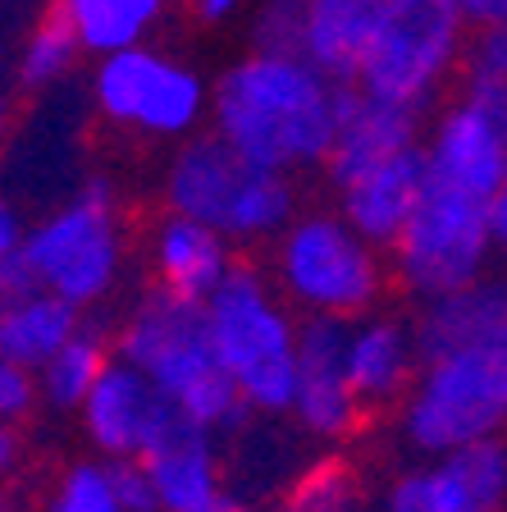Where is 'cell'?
<instances>
[{"instance_id":"6da1fadb","label":"cell","mask_w":507,"mask_h":512,"mask_svg":"<svg viewBox=\"0 0 507 512\" xmlns=\"http://www.w3.org/2000/svg\"><path fill=\"white\" fill-rule=\"evenodd\" d=\"M357 92V83H334L307 55L256 51L215 87V133L256 165L284 174L316 170L334 156Z\"/></svg>"},{"instance_id":"7a4b0ae2","label":"cell","mask_w":507,"mask_h":512,"mask_svg":"<svg viewBox=\"0 0 507 512\" xmlns=\"http://www.w3.org/2000/svg\"><path fill=\"white\" fill-rule=\"evenodd\" d=\"M115 352L147 371L188 421L215 435H233L247 426V416H256L238 394L233 375L224 371L201 302L151 288L147 298L124 311L115 330Z\"/></svg>"},{"instance_id":"3957f363","label":"cell","mask_w":507,"mask_h":512,"mask_svg":"<svg viewBox=\"0 0 507 512\" xmlns=\"http://www.w3.org/2000/svg\"><path fill=\"white\" fill-rule=\"evenodd\" d=\"M201 307H206L215 352L238 384V394L247 398V407L270 421L293 416L302 320L293 302L275 288V279L238 261L233 275Z\"/></svg>"},{"instance_id":"277c9868","label":"cell","mask_w":507,"mask_h":512,"mask_svg":"<svg viewBox=\"0 0 507 512\" xmlns=\"http://www.w3.org/2000/svg\"><path fill=\"white\" fill-rule=\"evenodd\" d=\"M124 279V229L115 215L110 183L92 179L74 202L55 206L46 220L28 224V243L19 256L0 261V288L10 293H55L92 311L110 302Z\"/></svg>"},{"instance_id":"5b68a950","label":"cell","mask_w":507,"mask_h":512,"mask_svg":"<svg viewBox=\"0 0 507 512\" xmlns=\"http://www.w3.org/2000/svg\"><path fill=\"white\" fill-rule=\"evenodd\" d=\"M165 206L220 229L229 243H275L297 220L293 174L247 160L211 133L174 151L165 174Z\"/></svg>"},{"instance_id":"8992f818","label":"cell","mask_w":507,"mask_h":512,"mask_svg":"<svg viewBox=\"0 0 507 512\" xmlns=\"http://www.w3.org/2000/svg\"><path fill=\"white\" fill-rule=\"evenodd\" d=\"M507 430V343H476L421 357L412 394L398 407V435L416 458L503 439Z\"/></svg>"},{"instance_id":"52a82bcc","label":"cell","mask_w":507,"mask_h":512,"mask_svg":"<svg viewBox=\"0 0 507 512\" xmlns=\"http://www.w3.org/2000/svg\"><path fill=\"white\" fill-rule=\"evenodd\" d=\"M270 279L302 316L361 320L384 298L380 247L338 211H307L275 238Z\"/></svg>"},{"instance_id":"ba28073f","label":"cell","mask_w":507,"mask_h":512,"mask_svg":"<svg viewBox=\"0 0 507 512\" xmlns=\"http://www.w3.org/2000/svg\"><path fill=\"white\" fill-rule=\"evenodd\" d=\"M494 247V197L457 188V183L430 174L425 165L421 202H416L402 238L393 243V270H398L402 288L425 302L462 284H476L480 275H489Z\"/></svg>"},{"instance_id":"9c48e42d","label":"cell","mask_w":507,"mask_h":512,"mask_svg":"<svg viewBox=\"0 0 507 512\" xmlns=\"http://www.w3.org/2000/svg\"><path fill=\"white\" fill-rule=\"evenodd\" d=\"M466 23L462 0H389L357 87L421 115L462 60Z\"/></svg>"},{"instance_id":"30bf717a","label":"cell","mask_w":507,"mask_h":512,"mask_svg":"<svg viewBox=\"0 0 507 512\" xmlns=\"http://www.w3.org/2000/svg\"><path fill=\"white\" fill-rule=\"evenodd\" d=\"M92 92L106 119L151 133V138H183L197 128L201 110H206L201 78L147 46L101 55Z\"/></svg>"},{"instance_id":"8fae6325","label":"cell","mask_w":507,"mask_h":512,"mask_svg":"<svg viewBox=\"0 0 507 512\" xmlns=\"http://www.w3.org/2000/svg\"><path fill=\"white\" fill-rule=\"evenodd\" d=\"M375 512H507V444H485L416 458L389 476Z\"/></svg>"},{"instance_id":"7c38bea8","label":"cell","mask_w":507,"mask_h":512,"mask_svg":"<svg viewBox=\"0 0 507 512\" xmlns=\"http://www.w3.org/2000/svg\"><path fill=\"white\" fill-rule=\"evenodd\" d=\"M179 421L183 412L165 398V389L147 371L124 362L119 352L115 362L106 366V375L96 380V389L87 394V403L78 407L83 439L92 444L96 458H110V462H138Z\"/></svg>"},{"instance_id":"4fadbf2b","label":"cell","mask_w":507,"mask_h":512,"mask_svg":"<svg viewBox=\"0 0 507 512\" xmlns=\"http://www.w3.org/2000/svg\"><path fill=\"white\" fill-rule=\"evenodd\" d=\"M348 325L352 320H302V352H297V394H293V421L302 435L320 444H343L361 430L357 389L348 375Z\"/></svg>"},{"instance_id":"5bb4252c","label":"cell","mask_w":507,"mask_h":512,"mask_svg":"<svg viewBox=\"0 0 507 512\" xmlns=\"http://www.w3.org/2000/svg\"><path fill=\"white\" fill-rule=\"evenodd\" d=\"M425 165L439 179L498 202L507 183V128L489 119L476 101L457 96L425 142Z\"/></svg>"},{"instance_id":"9a60e30c","label":"cell","mask_w":507,"mask_h":512,"mask_svg":"<svg viewBox=\"0 0 507 512\" xmlns=\"http://www.w3.org/2000/svg\"><path fill=\"white\" fill-rule=\"evenodd\" d=\"M151 485H156L160 512H211L229 494L220 458V435L183 416L160 444L142 453Z\"/></svg>"},{"instance_id":"2e32d148","label":"cell","mask_w":507,"mask_h":512,"mask_svg":"<svg viewBox=\"0 0 507 512\" xmlns=\"http://www.w3.org/2000/svg\"><path fill=\"white\" fill-rule=\"evenodd\" d=\"M416 371H421L416 325L398 316H380V311L348 325V375L366 412L402 407V398L416 384Z\"/></svg>"},{"instance_id":"e0dca14e","label":"cell","mask_w":507,"mask_h":512,"mask_svg":"<svg viewBox=\"0 0 507 512\" xmlns=\"http://www.w3.org/2000/svg\"><path fill=\"white\" fill-rule=\"evenodd\" d=\"M425 188V147H407L398 156L370 165L366 174L338 183V215L366 234L375 247H393L412 220Z\"/></svg>"},{"instance_id":"ac0fdd59","label":"cell","mask_w":507,"mask_h":512,"mask_svg":"<svg viewBox=\"0 0 507 512\" xmlns=\"http://www.w3.org/2000/svg\"><path fill=\"white\" fill-rule=\"evenodd\" d=\"M151 279L156 288L188 302H206L224 279L233 275V243L211 229V224L192 220V215L169 211L151 229Z\"/></svg>"},{"instance_id":"d6986e66","label":"cell","mask_w":507,"mask_h":512,"mask_svg":"<svg viewBox=\"0 0 507 512\" xmlns=\"http://www.w3.org/2000/svg\"><path fill=\"white\" fill-rule=\"evenodd\" d=\"M412 325H416L421 357L476 348V343H507V279L480 275L476 284L425 298Z\"/></svg>"},{"instance_id":"ffe728a7","label":"cell","mask_w":507,"mask_h":512,"mask_svg":"<svg viewBox=\"0 0 507 512\" xmlns=\"http://www.w3.org/2000/svg\"><path fill=\"white\" fill-rule=\"evenodd\" d=\"M416 110H402L393 101H380V96L357 92L352 110L343 115V128H338L334 156H329V183H348L357 174H366L370 165L398 156L407 147H421V124H416Z\"/></svg>"},{"instance_id":"44dd1931","label":"cell","mask_w":507,"mask_h":512,"mask_svg":"<svg viewBox=\"0 0 507 512\" xmlns=\"http://www.w3.org/2000/svg\"><path fill=\"white\" fill-rule=\"evenodd\" d=\"M389 0H307V60L334 83H357Z\"/></svg>"},{"instance_id":"7402d4cb","label":"cell","mask_w":507,"mask_h":512,"mask_svg":"<svg viewBox=\"0 0 507 512\" xmlns=\"http://www.w3.org/2000/svg\"><path fill=\"white\" fill-rule=\"evenodd\" d=\"M83 325V311L74 302L55 298V293H42V288L10 293L0 307V362L42 371Z\"/></svg>"},{"instance_id":"603a6c76","label":"cell","mask_w":507,"mask_h":512,"mask_svg":"<svg viewBox=\"0 0 507 512\" xmlns=\"http://www.w3.org/2000/svg\"><path fill=\"white\" fill-rule=\"evenodd\" d=\"M110 362H115V339H106V334L92 330V325H83V330L37 371V380H42V403L60 416H78V407L87 403V394L96 389V380L106 375Z\"/></svg>"},{"instance_id":"cb8c5ba5","label":"cell","mask_w":507,"mask_h":512,"mask_svg":"<svg viewBox=\"0 0 507 512\" xmlns=\"http://www.w3.org/2000/svg\"><path fill=\"white\" fill-rule=\"evenodd\" d=\"M60 10L74 23L83 51L115 55L147 37L160 19V0H60Z\"/></svg>"},{"instance_id":"d4e9b609","label":"cell","mask_w":507,"mask_h":512,"mask_svg":"<svg viewBox=\"0 0 507 512\" xmlns=\"http://www.w3.org/2000/svg\"><path fill=\"white\" fill-rule=\"evenodd\" d=\"M42 512H128L110 458H83L55 476Z\"/></svg>"},{"instance_id":"484cf974","label":"cell","mask_w":507,"mask_h":512,"mask_svg":"<svg viewBox=\"0 0 507 512\" xmlns=\"http://www.w3.org/2000/svg\"><path fill=\"white\" fill-rule=\"evenodd\" d=\"M78 51H83V42H78L74 23L64 19V10L55 5V10L46 14L37 28H32L28 46H23V55H19V78H23L28 87L55 83V78L69 74V64H74Z\"/></svg>"},{"instance_id":"4316f807","label":"cell","mask_w":507,"mask_h":512,"mask_svg":"<svg viewBox=\"0 0 507 512\" xmlns=\"http://www.w3.org/2000/svg\"><path fill=\"white\" fill-rule=\"evenodd\" d=\"M256 46L270 55H307V0H270L256 19Z\"/></svg>"},{"instance_id":"83f0119b","label":"cell","mask_w":507,"mask_h":512,"mask_svg":"<svg viewBox=\"0 0 507 512\" xmlns=\"http://www.w3.org/2000/svg\"><path fill=\"white\" fill-rule=\"evenodd\" d=\"M37 407H42V380H37V371L0 362V421H5V426H19Z\"/></svg>"},{"instance_id":"f1b7e54d","label":"cell","mask_w":507,"mask_h":512,"mask_svg":"<svg viewBox=\"0 0 507 512\" xmlns=\"http://www.w3.org/2000/svg\"><path fill=\"white\" fill-rule=\"evenodd\" d=\"M466 69L507 83V23L503 28H480V37L471 42V55H466Z\"/></svg>"},{"instance_id":"f546056e","label":"cell","mask_w":507,"mask_h":512,"mask_svg":"<svg viewBox=\"0 0 507 512\" xmlns=\"http://www.w3.org/2000/svg\"><path fill=\"white\" fill-rule=\"evenodd\" d=\"M115 480H119V499L128 512H160L156 485H151L142 462H115Z\"/></svg>"},{"instance_id":"4dcf8cb0","label":"cell","mask_w":507,"mask_h":512,"mask_svg":"<svg viewBox=\"0 0 507 512\" xmlns=\"http://www.w3.org/2000/svg\"><path fill=\"white\" fill-rule=\"evenodd\" d=\"M23 243H28V224L19 220V211H14V206H5V211H0V261L19 256Z\"/></svg>"},{"instance_id":"1f68e13d","label":"cell","mask_w":507,"mask_h":512,"mask_svg":"<svg viewBox=\"0 0 507 512\" xmlns=\"http://www.w3.org/2000/svg\"><path fill=\"white\" fill-rule=\"evenodd\" d=\"M462 10L476 28H503L507 23V0H462Z\"/></svg>"},{"instance_id":"d6a6232c","label":"cell","mask_w":507,"mask_h":512,"mask_svg":"<svg viewBox=\"0 0 507 512\" xmlns=\"http://www.w3.org/2000/svg\"><path fill=\"white\" fill-rule=\"evenodd\" d=\"M494 234H498V247L507 252V183H503V192H498V202H494Z\"/></svg>"},{"instance_id":"836d02e7","label":"cell","mask_w":507,"mask_h":512,"mask_svg":"<svg viewBox=\"0 0 507 512\" xmlns=\"http://www.w3.org/2000/svg\"><path fill=\"white\" fill-rule=\"evenodd\" d=\"M14 458H19V435H14V426L0 430V462H5V471L14 467Z\"/></svg>"},{"instance_id":"e575fe53","label":"cell","mask_w":507,"mask_h":512,"mask_svg":"<svg viewBox=\"0 0 507 512\" xmlns=\"http://www.w3.org/2000/svg\"><path fill=\"white\" fill-rule=\"evenodd\" d=\"M233 5H238V0H201V14H206V19H224Z\"/></svg>"},{"instance_id":"d590c367","label":"cell","mask_w":507,"mask_h":512,"mask_svg":"<svg viewBox=\"0 0 507 512\" xmlns=\"http://www.w3.org/2000/svg\"><path fill=\"white\" fill-rule=\"evenodd\" d=\"M288 512H357V508H352V503H329V508H293V503H288Z\"/></svg>"},{"instance_id":"8d00e7d4","label":"cell","mask_w":507,"mask_h":512,"mask_svg":"<svg viewBox=\"0 0 507 512\" xmlns=\"http://www.w3.org/2000/svg\"><path fill=\"white\" fill-rule=\"evenodd\" d=\"M5 512H32V508H5Z\"/></svg>"}]
</instances>
